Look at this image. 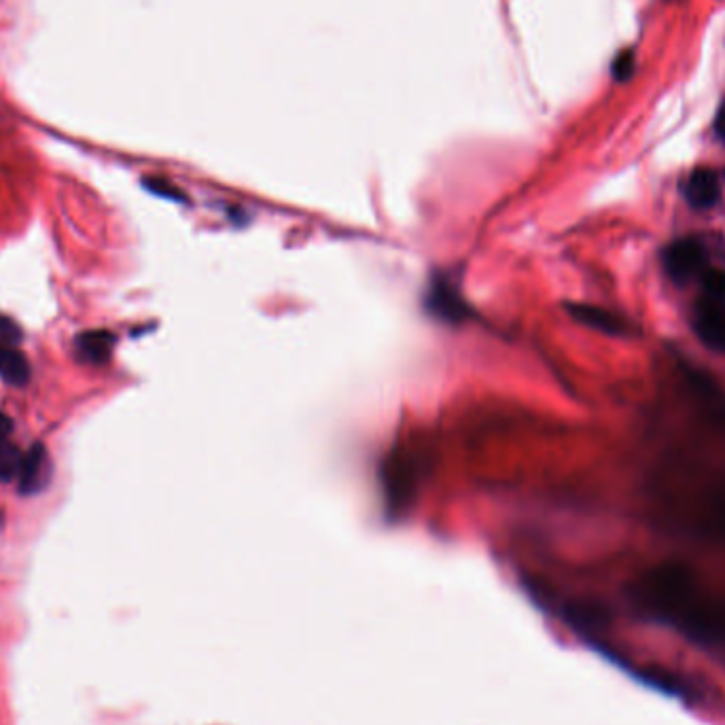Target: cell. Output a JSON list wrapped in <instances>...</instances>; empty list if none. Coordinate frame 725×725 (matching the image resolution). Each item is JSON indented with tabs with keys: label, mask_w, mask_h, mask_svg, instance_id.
I'll list each match as a JSON object with an SVG mask.
<instances>
[{
	"label": "cell",
	"mask_w": 725,
	"mask_h": 725,
	"mask_svg": "<svg viewBox=\"0 0 725 725\" xmlns=\"http://www.w3.org/2000/svg\"><path fill=\"white\" fill-rule=\"evenodd\" d=\"M639 605L658 620L679 628L698 643H717L725 639V617L706 596L694 573L683 564H662L651 569L634 586Z\"/></svg>",
	"instance_id": "1"
},
{
	"label": "cell",
	"mask_w": 725,
	"mask_h": 725,
	"mask_svg": "<svg viewBox=\"0 0 725 725\" xmlns=\"http://www.w3.org/2000/svg\"><path fill=\"white\" fill-rule=\"evenodd\" d=\"M382 480L388 511L391 514H401V511L410 507L416 492V465H412L410 458L393 454L384 463Z\"/></svg>",
	"instance_id": "2"
},
{
	"label": "cell",
	"mask_w": 725,
	"mask_h": 725,
	"mask_svg": "<svg viewBox=\"0 0 725 725\" xmlns=\"http://www.w3.org/2000/svg\"><path fill=\"white\" fill-rule=\"evenodd\" d=\"M706 249L698 238H681L670 242L662 253L664 272L675 282H685L692 276L704 272Z\"/></svg>",
	"instance_id": "3"
},
{
	"label": "cell",
	"mask_w": 725,
	"mask_h": 725,
	"mask_svg": "<svg viewBox=\"0 0 725 725\" xmlns=\"http://www.w3.org/2000/svg\"><path fill=\"white\" fill-rule=\"evenodd\" d=\"M427 310L429 314L452 325L467 321V316L471 312L467 302H463L461 291H458L448 278H433L427 291Z\"/></svg>",
	"instance_id": "4"
},
{
	"label": "cell",
	"mask_w": 725,
	"mask_h": 725,
	"mask_svg": "<svg viewBox=\"0 0 725 725\" xmlns=\"http://www.w3.org/2000/svg\"><path fill=\"white\" fill-rule=\"evenodd\" d=\"M694 331L713 350H725V304L702 295L694 308Z\"/></svg>",
	"instance_id": "5"
},
{
	"label": "cell",
	"mask_w": 725,
	"mask_h": 725,
	"mask_svg": "<svg viewBox=\"0 0 725 725\" xmlns=\"http://www.w3.org/2000/svg\"><path fill=\"white\" fill-rule=\"evenodd\" d=\"M567 312L579 325L605 335H613V338L628 333V323L620 314H615L611 310L598 308L592 304H567Z\"/></svg>",
	"instance_id": "6"
},
{
	"label": "cell",
	"mask_w": 725,
	"mask_h": 725,
	"mask_svg": "<svg viewBox=\"0 0 725 725\" xmlns=\"http://www.w3.org/2000/svg\"><path fill=\"white\" fill-rule=\"evenodd\" d=\"M51 477V461L47 450L37 444L32 446L22 461L20 475H17V484H20L22 494H39L47 488Z\"/></svg>",
	"instance_id": "7"
},
{
	"label": "cell",
	"mask_w": 725,
	"mask_h": 725,
	"mask_svg": "<svg viewBox=\"0 0 725 725\" xmlns=\"http://www.w3.org/2000/svg\"><path fill=\"white\" fill-rule=\"evenodd\" d=\"M683 193H685V200L692 208H696V210L713 208L721 198V183H719L717 172L711 168L694 170L692 174H689V179L685 181Z\"/></svg>",
	"instance_id": "8"
},
{
	"label": "cell",
	"mask_w": 725,
	"mask_h": 725,
	"mask_svg": "<svg viewBox=\"0 0 725 725\" xmlns=\"http://www.w3.org/2000/svg\"><path fill=\"white\" fill-rule=\"evenodd\" d=\"M683 376L704 408L725 422V395L713 378L696 367H683Z\"/></svg>",
	"instance_id": "9"
},
{
	"label": "cell",
	"mask_w": 725,
	"mask_h": 725,
	"mask_svg": "<svg viewBox=\"0 0 725 725\" xmlns=\"http://www.w3.org/2000/svg\"><path fill=\"white\" fill-rule=\"evenodd\" d=\"M77 352L79 357L87 363L94 365H102L111 359L113 355V346H115V335L111 331H85L81 333L77 342Z\"/></svg>",
	"instance_id": "10"
},
{
	"label": "cell",
	"mask_w": 725,
	"mask_h": 725,
	"mask_svg": "<svg viewBox=\"0 0 725 725\" xmlns=\"http://www.w3.org/2000/svg\"><path fill=\"white\" fill-rule=\"evenodd\" d=\"M564 615L573 624V628L596 632L603 630L609 624V613L603 605L588 603V600H577V603H569L564 607Z\"/></svg>",
	"instance_id": "11"
},
{
	"label": "cell",
	"mask_w": 725,
	"mask_h": 725,
	"mask_svg": "<svg viewBox=\"0 0 725 725\" xmlns=\"http://www.w3.org/2000/svg\"><path fill=\"white\" fill-rule=\"evenodd\" d=\"M0 378L13 386H24L30 378V365L20 350L0 340Z\"/></svg>",
	"instance_id": "12"
},
{
	"label": "cell",
	"mask_w": 725,
	"mask_h": 725,
	"mask_svg": "<svg viewBox=\"0 0 725 725\" xmlns=\"http://www.w3.org/2000/svg\"><path fill=\"white\" fill-rule=\"evenodd\" d=\"M639 675H641V681H645L647 685L656 687V689H662V692H666V694H673V696L685 694L683 683L673 673H666L664 668L647 666V668L639 670Z\"/></svg>",
	"instance_id": "13"
},
{
	"label": "cell",
	"mask_w": 725,
	"mask_h": 725,
	"mask_svg": "<svg viewBox=\"0 0 725 725\" xmlns=\"http://www.w3.org/2000/svg\"><path fill=\"white\" fill-rule=\"evenodd\" d=\"M24 454L17 450L13 444L0 446V482H13L17 480L22 469Z\"/></svg>",
	"instance_id": "14"
},
{
	"label": "cell",
	"mask_w": 725,
	"mask_h": 725,
	"mask_svg": "<svg viewBox=\"0 0 725 725\" xmlns=\"http://www.w3.org/2000/svg\"><path fill=\"white\" fill-rule=\"evenodd\" d=\"M702 289L704 295L717 299V302L725 304V270L711 268L702 272Z\"/></svg>",
	"instance_id": "15"
},
{
	"label": "cell",
	"mask_w": 725,
	"mask_h": 725,
	"mask_svg": "<svg viewBox=\"0 0 725 725\" xmlns=\"http://www.w3.org/2000/svg\"><path fill=\"white\" fill-rule=\"evenodd\" d=\"M636 70V58H634V51L630 49H624L620 56L615 58L613 62V79L620 81V83H626L632 79Z\"/></svg>",
	"instance_id": "16"
},
{
	"label": "cell",
	"mask_w": 725,
	"mask_h": 725,
	"mask_svg": "<svg viewBox=\"0 0 725 725\" xmlns=\"http://www.w3.org/2000/svg\"><path fill=\"white\" fill-rule=\"evenodd\" d=\"M145 187L155 193V196H162V198H168V200H183L181 198V191L170 187L166 181H157V179H151V181H145Z\"/></svg>",
	"instance_id": "17"
},
{
	"label": "cell",
	"mask_w": 725,
	"mask_h": 725,
	"mask_svg": "<svg viewBox=\"0 0 725 725\" xmlns=\"http://www.w3.org/2000/svg\"><path fill=\"white\" fill-rule=\"evenodd\" d=\"M20 338H22V331H20V327H17V325L11 321V318H7V316L0 314V340H3V342H9V344L13 346L15 342H20Z\"/></svg>",
	"instance_id": "18"
},
{
	"label": "cell",
	"mask_w": 725,
	"mask_h": 725,
	"mask_svg": "<svg viewBox=\"0 0 725 725\" xmlns=\"http://www.w3.org/2000/svg\"><path fill=\"white\" fill-rule=\"evenodd\" d=\"M715 134L719 140H723L725 143V102L721 104V109L717 111V117H715Z\"/></svg>",
	"instance_id": "19"
},
{
	"label": "cell",
	"mask_w": 725,
	"mask_h": 725,
	"mask_svg": "<svg viewBox=\"0 0 725 725\" xmlns=\"http://www.w3.org/2000/svg\"><path fill=\"white\" fill-rule=\"evenodd\" d=\"M11 429H13L11 418L5 416V414H0V446H3L7 441V437L11 435Z\"/></svg>",
	"instance_id": "20"
}]
</instances>
